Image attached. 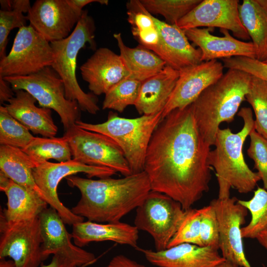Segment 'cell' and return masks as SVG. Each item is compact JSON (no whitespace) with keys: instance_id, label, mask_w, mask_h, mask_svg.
Listing matches in <instances>:
<instances>
[{"instance_id":"6da1fadb","label":"cell","mask_w":267,"mask_h":267,"mask_svg":"<svg viewBox=\"0 0 267 267\" xmlns=\"http://www.w3.org/2000/svg\"><path fill=\"white\" fill-rule=\"evenodd\" d=\"M211 146L197 126L192 104L165 117L154 131L144 163L151 190L164 193L184 210L209 189Z\"/></svg>"},{"instance_id":"7a4b0ae2","label":"cell","mask_w":267,"mask_h":267,"mask_svg":"<svg viewBox=\"0 0 267 267\" xmlns=\"http://www.w3.org/2000/svg\"><path fill=\"white\" fill-rule=\"evenodd\" d=\"M65 178L69 186L76 187L81 193L71 211L88 221L99 223L120 222L136 209L151 190L144 171L120 178L92 179L74 175Z\"/></svg>"},{"instance_id":"3957f363","label":"cell","mask_w":267,"mask_h":267,"mask_svg":"<svg viewBox=\"0 0 267 267\" xmlns=\"http://www.w3.org/2000/svg\"><path fill=\"white\" fill-rule=\"evenodd\" d=\"M237 115L244 125L238 132L233 133L229 128L219 129L208 157L209 165L215 171L219 185L218 198L230 197L231 188L240 193L252 191L261 180L258 172L248 166L243 155V146L247 137L255 128V120L251 109L242 107Z\"/></svg>"},{"instance_id":"277c9868","label":"cell","mask_w":267,"mask_h":267,"mask_svg":"<svg viewBox=\"0 0 267 267\" xmlns=\"http://www.w3.org/2000/svg\"><path fill=\"white\" fill-rule=\"evenodd\" d=\"M252 78L245 72L228 69L191 104L201 134L211 146L214 144L220 124L232 122L242 102L246 100Z\"/></svg>"},{"instance_id":"5b68a950","label":"cell","mask_w":267,"mask_h":267,"mask_svg":"<svg viewBox=\"0 0 267 267\" xmlns=\"http://www.w3.org/2000/svg\"><path fill=\"white\" fill-rule=\"evenodd\" d=\"M95 29L93 18L85 10L68 37L50 43L54 56L51 67L64 83L66 98L76 101L81 110L93 115L100 110L97 98L92 93H86L82 90L77 79L76 70L80 50L85 48L87 44L91 48L95 49Z\"/></svg>"},{"instance_id":"8992f818","label":"cell","mask_w":267,"mask_h":267,"mask_svg":"<svg viewBox=\"0 0 267 267\" xmlns=\"http://www.w3.org/2000/svg\"><path fill=\"white\" fill-rule=\"evenodd\" d=\"M162 113L126 118L110 111L107 120L102 123L90 124L80 120L76 125L114 141L122 150L132 174H135L144 171L147 148L154 131L162 120Z\"/></svg>"},{"instance_id":"52a82bcc","label":"cell","mask_w":267,"mask_h":267,"mask_svg":"<svg viewBox=\"0 0 267 267\" xmlns=\"http://www.w3.org/2000/svg\"><path fill=\"white\" fill-rule=\"evenodd\" d=\"M13 90H23L38 101L41 107L54 110L65 131L80 121L81 108L76 101L67 99L64 83L51 66L25 76L3 77Z\"/></svg>"},{"instance_id":"ba28073f","label":"cell","mask_w":267,"mask_h":267,"mask_svg":"<svg viewBox=\"0 0 267 267\" xmlns=\"http://www.w3.org/2000/svg\"><path fill=\"white\" fill-rule=\"evenodd\" d=\"M185 214L179 203L169 196L151 190L136 209L134 224L153 238L156 251L168 248Z\"/></svg>"},{"instance_id":"9c48e42d","label":"cell","mask_w":267,"mask_h":267,"mask_svg":"<svg viewBox=\"0 0 267 267\" xmlns=\"http://www.w3.org/2000/svg\"><path fill=\"white\" fill-rule=\"evenodd\" d=\"M54 53L49 42L30 25L19 29L12 48L0 60V76H25L51 66Z\"/></svg>"},{"instance_id":"30bf717a","label":"cell","mask_w":267,"mask_h":267,"mask_svg":"<svg viewBox=\"0 0 267 267\" xmlns=\"http://www.w3.org/2000/svg\"><path fill=\"white\" fill-rule=\"evenodd\" d=\"M80 173L86 174L89 178H102L117 172L107 167L88 165L74 159L58 163L46 161L38 164L33 169L35 182L46 196L48 205L57 211L65 224L70 225L84 221V218L74 214L63 204L58 196L57 187L63 178Z\"/></svg>"},{"instance_id":"8fae6325","label":"cell","mask_w":267,"mask_h":267,"mask_svg":"<svg viewBox=\"0 0 267 267\" xmlns=\"http://www.w3.org/2000/svg\"><path fill=\"white\" fill-rule=\"evenodd\" d=\"M63 136L69 144L72 159L88 165L107 167L124 177L132 174L121 148L110 137L76 125L65 131Z\"/></svg>"},{"instance_id":"7c38bea8","label":"cell","mask_w":267,"mask_h":267,"mask_svg":"<svg viewBox=\"0 0 267 267\" xmlns=\"http://www.w3.org/2000/svg\"><path fill=\"white\" fill-rule=\"evenodd\" d=\"M0 259L9 258L16 267H39L44 261L39 217L7 222L0 218Z\"/></svg>"},{"instance_id":"4fadbf2b","label":"cell","mask_w":267,"mask_h":267,"mask_svg":"<svg viewBox=\"0 0 267 267\" xmlns=\"http://www.w3.org/2000/svg\"><path fill=\"white\" fill-rule=\"evenodd\" d=\"M214 208L219 230V249L227 262L239 267H251L247 260L242 242L241 226L248 210L235 197L215 199L210 203ZM264 267H265L264 266Z\"/></svg>"},{"instance_id":"5bb4252c","label":"cell","mask_w":267,"mask_h":267,"mask_svg":"<svg viewBox=\"0 0 267 267\" xmlns=\"http://www.w3.org/2000/svg\"><path fill=\"white\" fill-rule=\"evenodd\" d=\"M83 12L71 0H37L27 17L30 25L51 43L68 37Z\"/></svg>"},{"instance_id":"9a60e30c","label":"cell","mask_w":267,"mask_h":267,"mask_svg":"<svg viewBox=\"0 0 267 267\" xmlns=\"http://www.w3.org/2000/svg\"><path fill=\"white\" fill-rule=\"evenodd\" d=\"M238 0H203L176 24L183 30L205 27H218L231 32L239 39L248 40L249 35L239 12Z\"/></svg>"},{"instance_id":"2e32d148","label":"cell","mask_w":267,"mask_h":267,"mask_svg":"<svg viewBox=\"0 0 267 267\" xmlns=\"http://www.w3.org/2000/svg\"><path fill=\"white\" fill-rule=\"evenodd\" d=\"M43 243L42 254L44 260L50 255H60L82 267L94 263L95 255L71 242L72 235L67 231L65 223L57 211L46 208L39 215Z\"/></svg>"},{"instance_id":"e0dca14e","label":"cell","mask_w":267,"mask_h":267,"mask_svg":"<svg viewBox=\"0 0 267 267\" xmlns=\"http://www.w3.org/2000/svg\"><path fill=\"white\" fill-rule=\"evenodd\" d=\"M223 64L217 60L202 62L179 71V77L165 106L162 119L173 110L191 104L208 87L223 75Z\"/></svg>"},{"instance_id":"ac0fdd59","label":"cell","mask_w":267,"mask_h":267,"mask_svg":"<svg viewBox=\"0 0 267 267\" xmlns=\"http://www.w3.org/2000/svg\"><path fill=\"white\" fill-rule=\"evenodd\" d=\"M159 33L157 45L149 50L160 57L166 64L178 71L201 62V51L189 43L183 30L153 16Z\"/></svg>"},{"instance_id":"d6986e66","label":"cell","mask_w":267,"mask_h":267,"mask_svg":"<svg viewBox=\"0 0 267 267\" xmlns=\"http://www.w3.org/2000/svg\"><path fill=\"white\" fill-rule=\"evenodd\" d=\"M80 70L89 89L95 95L105 94L115 85L129 76L120 55L106 47L96 49Z\"/></svg>"},{"instance_id":"ffe728a7","label":"cell","mask_w":267,"mask_h":267,"mask_svg":"<svg viewBox=\"0 0 267 267\" xmlns=\"http://www.w3.org/2000/svg\"><path fill=\"white\" fill-rule=\"evenodd\" d=\"M213 28H196L183 30L189 41L201 51V61L243 56L256 59V48L252 42H244L233 37L229 31L220 29L222 37L212 35Z\"/></svg>"},{"instance_id":"44dd1931","label":"cell","mask_w":267,"mask_h":267,"mask_svg":"<svg viewBox=\"0 0 267 267\" xmlns=\"http://www.w3.org/2000/svg\"><path fill=\"white\" fill-rule=\"evenodd\" d=\"M146 260L158 267H218L225 260L218 249L183 243L162 251L139 249Z\"/></svg>"},{"instance_id":"7402d4cb","label":"cell","mask_w":267,"mask_h":267,"mask_svg":"<svg viewBox=\"0 0 267 267\" xmlns=\"http://www.w3.org/2000/svg\"><path fill=\"white\" fill-rule=\"evenodd\" d=\"M138 230L134 226L122 222L99 223L89 221L72 225L74 243L82 247L93 242L111 241L138 248Z\"/></svg>"},{"instance_id":"603a6c76","label":"cell","mask_w":267,"mask_h":267,"mask_svg":"<svg viewBox=\"0 0 267 267\" xmlns=\"http://www.w3.org/2000/svg\"><path fill=\"white\" fill-rule=\"evenodd\" d=\"M13 90L14 96L4 105L9 114L33 134L54 137L58 128L52 118L51 109L37 107V100L28 92Z\"/></svg>"},{"instance_id":"cb8c5ba5","label":"cell","mask_w":267,"mask_h":267,"mask_svg":"<svg viewBox=\"0 0 267 267\" xmlns=\"http://www.w3.org/2000/svg\"><path fill=\"white\" fill-rule=\"evenodd\" d=\"M0 190L7 199L0 218L7 222L27 220L39 217L48 203L37 193L18 185L0 171Z\"/></svg>"},{"instance_id":"d4e9b609","label":"cell","mask_w":267,"mask_h":267,"mask_svg":"<svg viewBox=\"0 0 267 267\" xmlns=\"http://www.w3.org/2000/svg\"><path fill=\"white\" fill-rule=\"evenodd\" d=\"M179 71L166 65L156 75L143 81L134 106L140 115L163 111L179 77Z\"/></svg>"},{"instance_id":"484cf974","label":"cell","mask_w":267,"mask_h":267,"mask_svg":"<svg viewBox=\"0 0 267 267\" xmlns=\"http://www.w3.org/2000/svg\"><path fill=\"white\" fill-rule=\"evenodd\" d=\"M36 166L21 149L0 146V171L16 183L37 193L48 203L46 196L36 184L33 176V169Z\"/></svg>"},{"instance_id":"4316f807","label":"cell","mask_w":267,"mask_h":267,"mask_svg":"<svg viewBox=\"0 0 267 267\" xmlns=\"http://www.w3.org/2000/svg\"><path fill=\"white\" fill-rule=\"evenodd\" d=\"M120 50V56L127 70L128 78L140 82L156 75L166 66V63L153 51L139 45L127 46L121 33L113 35Z\"/></svg>"},{"instance_id":"83f0119b","label":"cell","mask_w":267,"mask_h":267,"mask_svg":"<svg viewBox=\"0 0 267 267\" xmlns=\"http://www.w3.org/2000/svg\"><path fill=\"white\" fill-rule=\"evenodd\" d=\"M241 21L252 40L256 59L267 60V13L256 0H243L239 5Z\"/></svg>"},{"instance_id":"f1b7e54d","label":"cell","mask_w":267,"mask_h":267,"mask_svg":"<svg viewBox=\"0 0 267 267\" xmlns=\"http://www.w3.org/2000/svg\"><path fill=\"white\" fill-rule=\"evenodd\" d=\"M128 22L133 35L140 45L149 49L159 41V33L153 16L142 5L140 0H131L127 3Z\"/></svg>"},{"instance_id":"f546056e","label":"cell","mask_w":267,"mask_h":267,"mask_svg":"<svg viewBox=\"0 0 267 267\" xmlns=\"http://www.w3.org/2000/svg\"><path fill=\"white\" fill-rule=\"evenodd\" d=\"M37 164L54 159L59 162L72 160V154L67 139L61 137H35L22 149Z\"/></svg>"},{"instance_id":"4dcf8cb0","label":"cell","mask_w":267,"mask_h":267,"mask_svg":"<svg viewBox=\"0 0 267 267\" xmlns=\"http://www.w3.org/2000/svg\"><path fill=\"white\" fill-rule=\"evenodd\" d=\"M0 59L6 55L8 36L14 28L26 26L27 15L31 5L29 0H0Z\"/></svg>"},{"instance_id":"1f68e13d","label":"cell","mask_w":267,"mask_h":267,"mask_svg":"<svg viewBox=\"0 0 267 267\" xmlns=\"http://www.w3.org/2000/svg\"><path fill=\"white\" fill-rule=\"evenodd\" d=\"M251 215L250 222L241 228L242 238H255L257 235L267 227V190L258 187L253 197L247 201L238 200Z\"/></svg>"},{"instance_id":"d6a6232c","label":"cell","mask_w":267,"mask_h":267,"mask_svg":"<svg viewBox=\"0 0 267 267\" xmlns=\"http://www.w3.org/2000/svg\"><path fill=\"white\" fill-rule=\"evenodd\" d=\"M141 85V82L129 78L122 80L105 94L102 109H112L122 113L127 106L134 105Z\"/></svg>"},{"instance_id":"836d02e7","label":"cell","mask_w":267,"mask_h":267,"mask_svg":"<svg viewBox=\"0 0 267 267\" xmlns=\"http://www.w3.org/2000/svg\"><path fill=\"white\" fill-rule=\"evenodd\" d=\"M30 131L11 116L4 106H0V144L21 149L34 139Z\"/></svg>"},{"instance_id":"e575fe53","label":"cell","mask_w":267,"mask_h":267,"mask_svg":"<svg viewBox=\"0 0 267 267\" xmlns=\"http://www.w3.org/2000/svg\"><path fill=\"white\" fill-rule=\"evenodd\" d=\"M202 0H140L144 7L151 14H160L167 23L176 25L177 22Z\"/></svg>"},{"instance_id":"d590c367","label":"cell","mask_w":267,"mask_h":267,"mask_svg":"<svg viewBox=\"0 0 267 267\" xmlns=\"http://www.w3.org/2000/svg\"><path fill=\"white\" fill-rule=\"evenodd\" d=\"M246 100L252 107L255 115V130L267 139V85L252 76Z\"/></svg>"},{"instance_id":"8d00e7d4","label":"cell","mask_w":267,"mask_h":267,"mask_svg":"<svg viewBox=\"0 0 267 267\" xmlns=\"http://www.w3.org/2000/svg\"><path fill=\"white\" fill-rule=\"evenodd\" d=\"M200 209L185 210V214L177 232L170 241L168 248L183 243L201 246L200 228Z\"/></svg>"},{"instance_id":"74e56055","label":"cell","mask_w":267,"mask_h":267,"mask_svg":"<svg viewBox=\"0 0 267 267\" xmlns=\"http://www.w3.org/2000/svg\"><path fill=\"white\" fill-rule=\"evenodd\" d=\"M200 240L202 247L219 249V230L216 212L209 205L200 209Z\"/></svg>"},{"instance_id":"f35d334b","label":"cell","mask_w":267,"mask_h":267,"mask_svg":"<svg viewBox=\"0 0 267 267\" xmlns=\"http://www.w3.org/2000/svg\"><path fill=\"white\" fill-rule=\"evenodd\" d=\"M250 146L247 155L254 162V167L267 190V139L257 133L255 128L250 133Z\"/></svg>"},{"instance_id":"ab89813d","label":"cell","mask_w":267,"mask_h":267,"mask_svg":"<svg viewBox=\"0 0 267 267\" xmlns=\"http://www.w3.org/2000/svg\"><path fill=\"white\" fill-rule=\"evenodd\" d=\"M223 66L245 72L257 77L267 85V64L256 58L235 56L222 59Z\"/></svg>"},{"instance_id":"60d3db41","label":"cell","mask_w":267,"mask_h":267,"mask_svg":"<svg viewBox=\"0 0 267 267\" xmlns=\"http://www.w3.org/2000/svg\"><path fill=\"white\" fill-rule=\"evenodd\" d=\"M105 267H147L123 255L114 257Z\"/></svg>"},{"instance_id":"b9f144b4","label":"cell","mask_w":267,"mask_h":267,"mask_svg":"<svg viewBox=\"0 0 267 267\" xmlns=\"http://www.w3.org/2000/svg\"><path fill=\"white\" fill-rule=\"evenodd\" d=\"M10 85L1 76H0V103L8 102L15 95V92Z\"/></svg>"},{"instance_id":"7bdbcfd3","label":"cell","mask_w":267,"mask_h":267,"mask_svg":"<svg viewBox=\"0 0 267 267\" xmlns=\"http://www.w3.org/2000/svg\"><path fill=\"white\" fill-rule=\"evenodd\" d=\"M41 267H77L74 264L66 258L58 255H54L50 263L47 265H42Z\"/></svg>"},{"instance_id":"ee69618b","label":"cell","mask_w":267,"mask_h":267,"mask_svg":"<svg viewBox=\"0 0 267 267\" xmlns=\"http://www.w3.org/2000/svg\"><path fill=\"white\" fill-rule=\"evenodd\" d=\"M71 2L79 9L83 10V8L86 5L92 3L98 2L101 4L108 5L107 0H71Z\"/></svg>"},{"instance_id":"f6af8a7d","label":"cell","mask_w":267,"mask_h":267,"mask_svg":"<svg viewBox=\"0 0 267 267\" xmlns=\"http://www.w3.org/2000/svg\"><path fill=\"white\" fill-rule=\"evenodd\" d=\"M255 238L267 250V227L260 231Z\"/></svg>"},{"instance_id":"bcb514c9","label":"cell","mask_w":267,"mask_h":267,"mask_svg":"<svg viewBox=\"0 0 267 267\" xmlns=\"http://www.w3.org/2000/svg\"><path fill=\"white\" fill-rule=\"evenodd\" d=\"M0 267H16L12 260H6L5 258L0 259Z\"/></svg>"},{"instance_id":"7dc6e473","label":"cell","mask_w":267,"mask_h":267,"mask_svg":"<svg viewBox=\"0 0 267 267\" xmlns=\"http://www.w3.org/2000/svg\"><path fill=\"white\" fill-rule=\"evenodd\" d=\"M261 7L267 13V0H256Z\"/></svg>"},{"instance_id":"c3c4849f","label":"cell","mask_w":267,"mask_h":267,"mask_svg":"<svg viewBox=\"0 0 267 267\" xmlns=\"http://www.w3.org/2000/svg\"><path fill=\"white\" fill-rule=\"evenodd\" d=\"M218 267H239L238 266H235L229 262H227L226 261H225L220 265H219Z\"/></svg>"},{"instance_id":"681fc988","label":"cell","mask_w":267,"mask_h":267,"mask_svg":"<svg viewBox=\"0 0 267 267\" xmlns=\"http://www.w3.org/2000/svg\"><path fill=\"white\" fill-rule=\"evenodd\" d=\"M264 63L267 64V60H266V61H264Z\"/></svg>"}]
</instances>
